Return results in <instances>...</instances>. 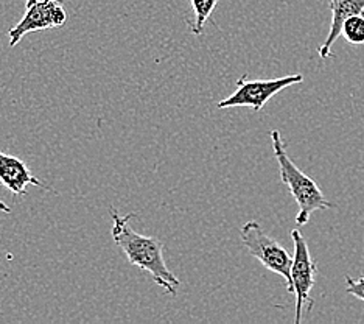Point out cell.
Listing matches in <instances>:
<instances>
[{
    "label": "cell",
    "instance_id": "cell-8",
    "mask_svg": "<svg viewBox=\"0 0 364 324\" xmlns=\"http://www.w3.org/2000/svg\"><path fill=\"white\" fill-rule=\"evenodd\" d=\"M328 4L330 10H332V23H330V30L324 44L318 48V53L322 60L332 56V46L341 36L343 23L352 16L364 13V0H328Z\"/></svg>",
    "mask_w": 364,
    "mask_h": 324
},
{
    "label": "cell",
    "instance_id": "cell-12",
    "mask_svg": "<svg viewBox=\"0 0 364 324\" xmlns=\"http://www.w3.org/2000/svg\"><path fill=\"white\" fill-rule=\"evenodd\" d=\"M0 212H5V214H11V207L8 206L6 203H4L2 199H0Z\"/></svg>",
    "mask_w": 364,
    "mask_h": 324
},
{
    "label": "cell",
    "instance_id": "cell-5",
    "mask_svg": "<svg viewBox=\"0 0 364 324\" xmlns=\"http://www.w3.org/2000/svg\"><path fill=\"white\" fill-rule=\"evenodd\" d=\"M291 239L294 245V256L291 265L293 293L296 295V318L294 324H299L302 320V309L307 305V310L313 309V299L310 296L311 290L316 284L318 265L311 257L310 248L305 242L299 229L291 231Z\"/></svg>",
    "mask_w": 364,
    "mask_h": 324
},
{
    "label": "cell",
    "instance_id": "cell-9",
    "mask_svg": "<svg viewBox=\"0 0 364 324\" xmlns=\"http://www.w3.org/2000/svg\"><path fill=\"white\" fill-rule=\"evenodd\" d=\"M190 4H192L193 13H195V22H192L190 25H192L193 35L200 36L204 30L205 22H208L210 14L215 10V6H217L218 0H190Z\"/></svg>",
    "mask_w": 364,
    "mask_h": 324
},
{
    "label": "cell",
    "instance_id": "cell-7",
    "mask_svg": "<svg viewBox=\"0 0 364 324\" xmlns=\"http://www.w3.org/2000/svg\"><path fill=\"white\" fill-rule=\"evenodd\" d=\"M0 182L14 195H27L28 186L48 189L31 173L28 165L16 156L5 155L0 150Z\"/></svg>",
    "mask_w": 364,
    "mask_h": 324
},
{
    "label": "cell",
    "instance_id": "cell-2",
    "mask_svg": "<svg viewBox=\"0 0 364 324\" xmlns=\"http://www.w3.org/2000/svg\"><path fill=\"white\" fill-rule=\"evenodd\" d=\"M269 136L272 142V152H274L279 165L280 179L288 187L289 194L293 195L297 207H299V212L296 215V224L297 226H304V224L309 223L313 212L332 209L333 203L328 202L324 192L316 184V181L311 179L309 174H305L291 161V157L287 153L280 131L272 130Z\"/></svg>",
    "mask_w": 364,
    "mask_h": 324
},
{
    "label": "cell",
    "instance_id": "cell-3",
    "mask_svg": "<svg viewBox=\"0 0 364 324\" xmlns=\"http://www.w3.org/2000/svg\"><path fill=\"white\" fill-rule=\"evenodd\" d=\"M240 237L245 248L254 256L264 268L280 274L287 281L288 293H293V279H291V265L293 257L287 249L280 245L276 239L263 231L259 221L251 220L243 224L240 231Z\"/></svg>",
    "mask_w": 364,
    "mask_h": 324
},
{
    "label": "cell",
    "instance_id": "cell-13",
    "mask_svg": "<svg viewBox=\"0 0 364 324\" xmlns=\"http://www.w3.org/2000/svg\"><path fill=\"white\" fill-rule=\"evenodd\" d=\"M363 16H364V13H363Z\"/></svg>",
    "mask_w": 364,
    "mask_h": 324
},
{
    "label": "cell",
    "instance_id": "cell-11",
    "mask_svg": "<svg viewBox=\"0 0 364 324\" xmlns=\"http://www.w3.org/2000/svg\"><path fill=\"white\" fill-rule=\"evenodd\" d=\"M346 286L347 293L364 301V276H361L360 279H352L350 276H346Z\"/></svg>",
    "mask_w": 364,
    "mask_h": 324
},
{
    "label": "cell",
    "instance_id": "cell-10",
    "mask_svg": "<svg viewBox=\"0 0 364 324\" xmlns=\"http://www.w3.org/2000/svg\"><path fill=\"white\" fill-rule=\"evenodd\" d=\"M341 36L349 44H353V46L364 44V16L357 14L347 19L343 23Z\"/></svg>",
    "mask_w": 364,
    "mask_h": 324
},
{
    "label": "cell",
    "instance_id": "cell-6",
    "mask_svg": "<svg viewBox=\"0 0 364 324\" xmlns=\"http://www.w3.org/2000/svg\"><path fill=\"white\" fill-rule=\"evenodd\" d=\"M65 21L68 13L61 0H27L23 18L8 31L10 47L18 46L27 33L63 27Z\"/></svg>",
    "mask_w": 364,
    "mask_h": 324
},
{
    "label": "cell",
    "instance_id": "cell-4",
    "mask_svg": "<svg viewBox=\"0 0 364 324\" xmlns=\"http://www.w3.org/2000/svg\"><path fill=\"white\" fill-rule=\"evenodd\" d=\"M304 81V75L293 73L285 75L280 78L272 80H250L247 75H243L242 78L237 81V89L232 95L218 102L220 110H226V108H251L254 113H259L263 110L269 100L282 93L284 89L291 88L294 85H299Z\"/></svg>",
    "mask_w": 364,
    "mask_h": 324
},
{
    "label": "cell",
    "instance_id": "cell-1",
    "mask_svg": "<svg viewBox=\"0 0 364 324\" xmlns=\"http://www.w3.org/2000/svg\"><path fill=\"white\" fill-rule=\"evenodd\" d=\"M112 217V239L123 254L128 257L131 265L148 273L157 286L165 292L176 296L181 281L170 271L164 259V245L156 237L142 236L131 228L129 220L136 217V212L120 215L117 209L111 207Z\"/></svg>",
    "mask_w": 364,
    "mask_h": 324
}]
</instances>
